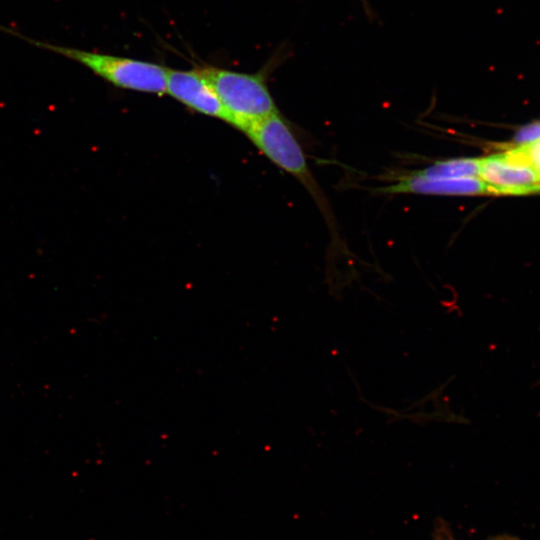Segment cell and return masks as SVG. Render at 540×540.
Segmentation results:
<instances>
[{
    "label": "cell",
    "mask_w": 540,
    "mask_h": 540,
    "mask_svg": "<svg viewBox=\"0 0 540 540\" xmlns=\"http://www.w3.org/2000/svg\"><path fill=\"white\" fill-rule=\"evenodd\" d=\"M0 31L11 34L40 49L73 60L115 87L157 95L166 93L168 68L165 66L139 59L40 41L3 25H0Z\"/></svg>",
    "instance_id": "6da1fadb"
},
{
    "label": "cell",
    "mask_w": 540,
    "mask_h": 540,
    "mask_svg": "<svg viewBox=\"0 0 540 540\" xmlns=\"http://www.w3.org/2000/svg\"><path fill=\"white\" fill-rule=\"evenodd\" d=\"M244 133L271 162L299 180L322 206L324 200L309 170L304 152L279 112L252 124Z\"/></svg>",
    "instance_id": "3957f363"
},
{
    "label": "cell",
    "mask_w": 540,
    "mask_h": 540,
    "mask_svg": "<svg viewBox=\"0 0 540 540\" xmlns=\"http://www.w3.org/2000/svg\"><path fill=\"white\" fill-rule=\"evenodd\" d=\"M379 191L387 194H423L445 196L493 195L489 186L479 177L426 178L416 173L403 176Z\"/></svg>",
    "instance_id": "8992f818"
},
{
    "label": "cell",
    "mask_w": 540,
    "mask_h": 540,
    "mask_svg": "<svg viewBox=\"0 0 540 540\" xmlns=\"http://www.w3.org/2000/svg\"><path fill=\"white\" fill-rule=\"evenodd\" d=\"M540 139V121L532 122L521 127L514 135L517 145Z\"/></svg>",
    "instance_id": "9c48e42d"
},
{
    "label": "cell",
    "mask_w": 540,
    "mask_h": 540,
    "mask_svg": "<svg viewBox=\"0 0 540 540\" xmlns=\"http://www.w3.org/2000/svg\"><path fill=\"white\" fill-rule=\"evenodd\" d=\"M480 158H455L436 161L414 173L426 178L479 177Z\"/></svg>",
    "instance_id": "52a82bcc"
},
{
    "label": "cell",
    "mask_w": 540,
    "mask_h": 540,
    "mask_svg": "<svg viewBox=\"0 0 540 540\" xmlns=\"http://www.w3.org/2000/svg\"><path fill=\"white\" fill-rule=\"evenodd\" d=\"M166 93L190 110L230 125V117L217 92L198 66L190 70L168 68Z\"/></svg>",
    "instance_id": "5b68a950"
},
{
    "label": "cell",
    "mask_w": 540,
    "mask_h": 540,
    "mask_svg": "<svg viewBox=\"0 0 540 540\" xmlns=\"http://www.w3.org/2000/svg\"><path fill=\"white\" fill-rule=\"evenodd\" d=\"M510 150L540 175V139L519 144Z\"/></svg>",
    "instance_id": "ba28073f"
},
{
    "label": "cell",
    "mask_w": 540,
    "mask_h": 540,
    "mask_svg": "<svg viewBox=\"0 0 540 540\" xmlns=\"http://www.w3.org/2000/svg\"><path fill=\"white\" fill-rule=\"evenodd\" d=\"M213 85L230 117V125L244 131L278 113L263 71L244 73L212 65L198 66Z\"/></svg>",
    "instance_id": "7a4b0ae2"
},
{
    "label": "cell",
    "mask_w": 540,
    "mask_h": 540,
    "mask_svg": "<svg viewBox=\"0 0 540 540\" xmlns=\"http://www.w3.org/2000/svg\"><path fill=\"white\" fill-rule=\"evenodd\" d=\"M432 540H455V538L453 537L447 524L442 520H438L434 525ZM491 540H516V539L512 537H507V536H499Z\"/></svg>",
    "instance_id": "30bf717a"
},
{
    "label": "cell",
    "mask_w": 540,
    "mask_h": 540,
    "mask_svg": "<svg viewBox=\"0 0 540 540\" xmlns=\"http://www.w3.org/2000/svg\"><path fill=\"white\" fill-rule=\"evenodd\" d=\"M479 178L493 195H525L540 192V175L510 149L480 158Z\"/></svg>",
    "instance_id": "277c9868"
}]
</instances>
